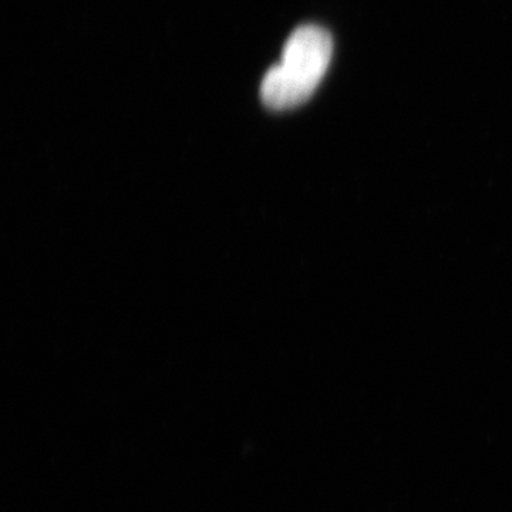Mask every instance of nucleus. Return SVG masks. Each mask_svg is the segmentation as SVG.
I'll return each instance as SVG.
<instances>
[{"label": "nucleus", "instance_id": "nucleus-1", "mask_svg": "<svg viewBox=\"0 0 512 512\" xmlns=\"http://www.w3.org/2000/svg\"><path fill=\"white\" fill-rule=\"evenodd\" d=\"M332 37L319 26H302L289 37L281 63L262 80L261 97L272 110H288L305 103L328 72Z\"/></svg>", "mask_w": 512, "mask_h": 512}]
</instances>
